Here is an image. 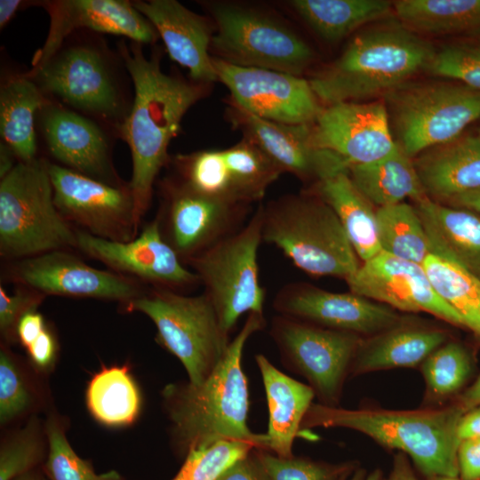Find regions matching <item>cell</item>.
Here are the masks:
<instances>
[{"instance_id":"f907efd6","label":"cell","mask_w":480,"mask_h":480,"mask_svg":"<svg viewBox=\"0 0 480 480\" xmlns=\"http://www.w3.org/2000/svg\"><path fill=\"white\" fill-rule=\"evenodd\" d=\"M46 329L44 318L36 309L25 313L18 322L16 337L24 348H28Z\"/></svg>"},{"instance_id":"83f0119b","label":"cell","mask_w":480,"mask_h":480,"mask_svg":"<svg viewBox=\"0 0 480 480\" xmlns=\"http://www.w3.org/2000/svg\"><path fill=\"white\" fill-rule=\"evenodd\" d=\"M414 203L432 253L459 263L480 279V214L442 204L428 195Z\"/></svg>"},{"instance_id":"ac0fdd59","label":"cell","mask_w":480,"mask_h":480,"mask_svg":"<svg viewBox=\"0 0 480 480\" xmlns=\"http://www.w3.org/2000/svg\"><path fill=\"white\" fill-rule=\"evenodd\" d=\"M273 308L285 316L324 328L370 337L404 322L397 311L354 292H332L304 283L284 285Z\"/></svg>"},{"instance_id":"8d00e7d4","label":"cell","mask_w":480,"mask_h":480,"mask_svg":"<svg viewBox=\"0 0 480 480\" xmlns=\"http://www.w3.org/2000/svg\"><path fill=\"white\" fill-rule=\"evenodd\" d=\"M420 369L426 387V407H438L465 386L472 372V361L464 346L446 341L421 363Z\"/></svg>"},{"instance_id":"d590c367","label":"cell","mask_w":480,"mask_h":480,"mask_svg":"<svg viewBox=\"0 0 480 480\" xmlns=\"http://www.w3.org/2000/svg\"><path fill=\"white\" fill-rule=\"evenodd\" d=\"M381 252L422 265L432 246L414 206L404 202L376 210Z\"/></svg>"},{"instance_id":"6125c7cd","label":"cell","mask_w":480,"mask_h":480,"mask_svg":"<svg viewBox=\"0 0 480 480\" xmlns=\"http://www.w3.org/2000/svg\"><path fill=\"white\" fill-rule=\"evenodd\" d=\"M425 480H460L458 477H447V476H429Z\"/></svg>"},{"instance_id":"7dc6e473","label":"cell","mask_w":480,"mask_h":480,"mask_svg":"<svg viewBox=\"0 0 480 480\" xmlns=\"http://www.w3.org/2000/svg\"><path fill=\"white\" fill-rule=\"evenodd\" d=\"M457 466L460 480H480V438L460 442Z\"/></svg>"},{"instance_id":"f35d334b","label":"cell","mask_w":480,"mask_h":480,"mask_svg":"<svg viewBox=\"0 0 480 480\" xmlns=\"http://www.w3.org/2000/svg\"><path fill=\"white\" fill-rule=\"evenodd\" d=\"M223 154L237 198L244 204L260 202L268 188L284 173L256 144L245 138L223 149Z\"/></svg>"},{"instance_id":"f5cc1de1","label":"cell","mask_w":480,"mask_h":480,"mask_svg":"<svg viewBox=\"0 0 480 480\" xmlns=\"http://www.w3.org/2000/svg\"><path fill=\"white\" fill-rule=\"evenodd\" d=\"M383 480H419V477L409 458L402 452H396L390 471L388 476H384Z\"/></svg>"},{"instance_id":"7bdbcfd3","label":"cell","mask_w":480,"mask_h":480,"mask_svg":"<svg viewBox=\"0 0 480 480\" xmlns=\"http://www.w3.org/2000/svg\"><path fill=\"white\" fill-rule=\"evenodd\" d=\"M254 448L247 442L220 441L191 451L172 480H217L228 468Z\"/></svg>"},{"instance_id":"30bf717a","label":"cell","mask_w":480,"mask_h":480,"mask_svg":"<svg viewBox=\"0 0 480 480\" xmlns=\"http://www.w3.org/2000/svg\"><path fill=\"white\" fill-rule=\"evenodd\" d=\"M262 203L236 232L190 260L222 328L229 334L244 313L263 315L266 291L259 276Z\"/></svg>"},{"instance_id":"ab89813d","label":"cell","mask_w":480,"mask_h":480,"mask_svg":"<svg viewBox=\"0 0 480 480\" xmlns=\"http://www.w3.org/2000/svg\"><path fill=\"white\" fill-rule=\"evenodd\" d=\"M47 457L43 469L49 480H124L116 470L98 474L91 462L73 450L61 420L54 414L45 424Z\"/></svg>"},{"instance_id":"cb8c5ba5","label":"cell","mask_w":480,"mask_h":480,"mask_svg":"<svg viewBox=\"0 0 480 480\" xmlns=\"http://www.w3.org/2000/svg\"><path fill=\"white\" fill-rule=\"evenodd\" d=\"M134 7L154 26L170 57L199 84L218 81L211 56L214 23L176 0L134 1Z\"/></svg>"},{"instance_id":"681fc988","label":"cell","mask_w":480,"mask_h":480,"mask_svg":"<svg viewBox=\"0 0 480 480\" xmlns=\"http://www.w3.org/2000/svg\"><path fill=\"white\" fill-rule=\"evenodd\" d=\"M26 349L30 361L37 369L46 371L53 366L57 344L52 333L47 328Z\"/></svg>"},{"instance_id":"9a60e30c","label":"cell","mask_w":480,"mask_h":480,"mask_svg":"<svg viewBox=\"0 0 480 480\" xmlns=\"http://www.w3.org/2000/svg\"><path fill=\"white\" fill-rule=\"evenodd\" d=\"M8 274L15 283L44 296L93 298L125 305L145 292L137 280L97 269L68 250L14 260Z\"/></svg>"},{"instance_id":"b9f144b4","label":"cell","mask_w":480,"mask_h":480,"mask_svg":"<svg viewBox=\"0 0 480 480\" xmlns=\"http://www.w3.org/2000/svg\"><path fill=\"white\" fill-rule=\"evenodd\" d=\"M255 451L267 480H341L360 467L354 460L331 463L294 455L282 458L256 448Z\"/></svg>"},{"instance_id":"4fadbf2b","label":"cell","mask_w":480,"mask_h":480,"mask_svg":"<svg viewBox=\"0 0 480 480\" xmlns=\"http://www.w3.org/2000/svg\"><path fill=\"white\" fill-rule=\"evenodd\" d=\"M48 172L54 204L69 224L111 241L137 236L140 221L129 185L104 182L57 164H48Z\"/></svg>"},{"instance_id":"ffe728a7","label":"cell","mask_w":480,"mask_h":480,"mask_svg":"<svg viewBox=\"0 0 480 480\" xmlns=\"http://www.w3.org/2000/svg\"><path fill=\"white\" fill-rule=\"evenodd\" d=\"M346 282L351 292L403 312H427L463 326L460 316L435 292L420 264L380 252Z\"/></svg>"},{"instance_id":"f6af8a7d","label":"cell","mask_w":480,"mask_h":480,"mask_svg":"<svg viewBox=\"0 0 480 480\" xmlns=\"http://www.w3.org/2000/svg\"><path fill=\"white\" fill-rule=\"evenodd\" d=\"M29 384L13 356L0 352V421L6 424L23 415L33 404Z\"/></svg>"},{"instance_id":"f1b7e54d","label":"cell","mask_w":480,"mask_h":480,"mask_svg":"<svg viewBox=\"0 0 480 480\" xmlns=\"http://www.w3.org/2000/svg\"><path fill=\"white\" fill-rule=\"evenodd\" d=\"M310 190L334 211L359 260L367 261L381 252L376 210L355 186L348 170L320 180Z\"/></svg>"},{"instance_id":"680465c9","label":"cell","mask_w":480,"mask_h":480,"mask_svg":"<svg viewBox=\"0 0 480 480\" xmlns=\"http://www.w3.org/2000/svg\"><path fill=\"white\" fill-rule=\"evenodd\" d=\"M13 480H49L43 468H36Z\"/></svg>"},{"instance_id":"4dcf8cb0","label":"cell","mask_w":480,"mask_h":480,"mask_svg":"<svg viewBox=\"0 0 480 480\" xmlns=\"http://www.w3.org/2000/svg\"><path fill=\"white\" fill-rule=\"evenodd\" d=\"M292 10L322 39L337 43L393 12L385 0H293Z\"/></svg>"},{"instance_id":"bcb514c9","label":"cell","mask_w":480,"mask_h":480,"mask_svg":"<svg viewBox=\"0 0 480 480\" xmlns=\"http://www.w3.org/2000/svg\"><path fill=\"white\" fill-rule=\"evenodd\" d=\"M45 296L39 292L19 284L13 294L0 286V330L5 338L16 337V327L20 317L36 309Z\"/></svg>"},{"instance_id":"c3c4849f","label":"cell","mask_w":480,"mask_h":480,"mask_svg":"<svg viewBox=\"0 0 480 480\" xmlns=\"http://www.w3.org/2000/svg\"><path fill=\"white\" fill-rule=\"evenodd\" d=\"M217 480H267L255 448L228 468Z\"/></svg>"},{"instance_id":"7c38bea8","label":"cell","mask_w":480,"mask_h":480,"mask_svg":"<svg viewBox=\"0 0 480 480\" xmlns=\"http://www.w3.org/2000/svg\"><path fill=\"white\" fill-rule=\"evenodd\" d=\"M162 196L156 217L161 234L186 265L239 230L251 208L199 194L174 178L163 182Z\"/></svg>"},{"instance_id":"44dd1931","label":"cell","mask_w":480,"mask_h":480,"mask_svg":"<svg viewBox=\"0 0 480 480\" xmlns=\"http://www.w3.org/2000/svg\"><path fill=\"white\" fill-rule=\"evenodd\" d=\"M231 123L244 138L256 144L281 170L315 184L349 164L340 156L318 148L313 142L312 124H284L260 118L241 108L231 100ZM314 184V185H315Z\"/></svg>"},{"instance_id":"816d5d0a","label":"cell","mask_w":480,"mask_h":480,"mask_svg":"<svg viewBox=\"0 0 480 480\" xmlns=\"http://www.w3.org/2000/svg\"><path fill=\"white\" fill-rule=\"evenodd\" d=\"M457 436L460 442L480 438V404L463 412L458 423Z\"/></svg>"},{"instance_id":"2e32d148","label":"cell","mask_w":480,"mask_h":480,"mask_svg":"<svg viewBox=\"0 0 480 480\" xmlns=\"http://www.w3.org/2000/svg\"><path fill=\"white\" fill-rule=\"evenodd\" d=\"M77 248L110 270L137 280L181 292L200 284L164 239L158 220L148 223L133 239L126 242L100 238L76 231Z\"/></svg>"},{"instance_id":"1f68e13d","label":"cell","mask_w":480,"mask_h":480,"mask_svg":"<svg viewBox=\"0 0 480 480\" xmlns=\"http://www.w3.org/2000/svg\"><path fill=\"white\" fill-rule=\"evenodd\" d=\"M47 103L43 92L27 76L7 80L0 90V133L19 162L35 160V117Z\"/></svg>"},{"instance_id":"9f6ffc18","label":"cell","mask_w":480,"mask_h":480,"mask_svg":"<svg viewBox=\"0 0 480 480\" xmlns=\"http://www.w3.org/2000/svg\"><path fill=\"white\" fill-rule=\"evenodd\" d=\"M20 0L0 1V28H3L12 18L18 7L21 4Z\"/></svg>"},{"instance_id":"6da1fadb","label":"cell","mask_w":480,"mask_h":480,"mask_svg":"<svg viewBox=\"0 0 480 480\" xmlns=\"http://www.w3.org/2000/svg\"><path fill=\"white\" fill-rule=\"evenodd\" d=\"M266 325L263 315L250 313L213 372L200 384L171 383L162 391L176 452L186 457L194 450L220 441H242L267 451L266 434L248 427L249 388L242 367L248 339Z\"/></svg>"},{"instance_id":"74e56055","label":"cell","mask_w":480,"mask_h":480,"mask_svg":"<svg viewBox=\"0 0 480 480\" xmlns=\"http://www.w3.org/2000/svg\"><path fill=\"white\" fill-rule=\"evenodd\" d=\"M173 165L177 173L174 179L190 189L215 199L244 204L237 198L223 149L178 155Z\"/></svg>"},{"instance_id":"277c9868","label":"cell","mask_w":480,"mask_h":480,"mask_svg":"<svg viewBox=\"0 0 480 480\" xmlns=\"http://www.w3.org/2000/svg\"><path fill=\"white\" fill-rule=\"evenodd\" d=\"M464 412L457 402L414 410L346 409L318 403L308 410L301 430L317 427L352 429L384 448L405 454L424 478L458 477L457 427Z\"/></svg>"},{"instance_id":"7402d4cb","label":"cell","mask_w":480,"mask_h":480,"mask_svg":"<svg viewBox=\"0 0 480 480\" xmlns=\"http://www.w3.org/2000/svg\"><path fill=\"white\" fill-rule=\"evenodd\" d=\"M50 16L49 33L32 59L36 70L60 49L75 29L88 28L126 36L139 44H151L159 36L154 26L132 4L124 0H54L41 2Z\"/></svg>"},{"instance_id":"8992f818","label":"cell","mask_w":480,"mask_h":480,"mask_svg":"<svg viewBox=\"0 0 480 480\" xmlns=\"http://www.w3.org/2000/svg\"><path fill=\"white\" fill-rule=\"evenodd\" d=\"M58 211L48 164L19 162L0 181V255L18 260L77 248V235Z\"/></svg>"},{"instance_id":"11a10c76","label":"cell","mask_w":480,"mask_h":480,"mask_svg":"<svg viewBox=\"0 0 480 480\" xmlns=\"http://www.w3.org/2000/svg\"><path fill=\"white\" fill-rule=\"evenodd\" d=\"M457 403L465 411L480 404V374L475 382L461 394Z\"/></svg>"},{"instance_id":"d4e9b609","label":"cell","mask_w":480,"mask_h":480,"mask_svg":"<svg viewBox=\"0 0 480 480\" xmlns=\"http://www.w3.org/2000/svg\"><path fill=\"white\" fill-rule=\"evenodd\" d=\"M261 374L268 408L267 451L282 458L292 454V444L301 431L315 393L308 385L289 377L262 354L255 356Z\"/></svg>"},{"instance_id":"52a82bcc","label":"cell","mask_w":480,"mask_h":480,"mask_svg":"<svg viewBox=\"0 0 480 480\" xmlns=\"http://www.w3.org/2000/svg\"><path fill=\"white\" fill-rule=\"evenodd\" d=\"M124 306L152 320L156 340L180 361L192 384L202 383L227 352L229 334L204 292L189 296L153 287Z\"/></svg>"},{"instance_id":"9c48e42d","label":"cell","mask_w":480,"mask_h":480,"mask_svg":"<svg viewBox=\"0 0 480 480\" xmlns=\"http://www.w3.org/2000/svg\"><path fill=\"white\" fill-rule=\"evenodd\" d=\"M384 97L396 143L411 157L456 140L480 118V91L463 84L408 82Z\"/></svg>"},{"instance_id":"db71d44e","label":"cell","mask_w":480,"mask_h":480,"mask_svg":"<svg viewBox=\"0 0 480 480\" xmlns=\"http://www.w3.org/2000/svg\"><path fill=\"white\" fill-rule=\"evenodd\" d=\"M447 202L451 206L465 208L480 214V190L457 196Z\"/></svg>"},{"instance_id":"5b68a950","label":"cell","mask_w":480,"mask_h":480,"mask_svg":"<svg viewBox=\"0 0 480 480\" xmlns=\"http://www.w3.org/2000/svg\"><path fill=\"white\" fill-rule=\"evenodd\" d=\"M262 242L312 276L346 280L360 266L336 213L311 190L262 204Z\"/></svg>"},{"instance_id":"7a4b0ae2","label":"cell","mask_w":480,"mask_h":480,"mask_svg":"<svg viewBox=\"0 0 480 480\" xmlns=\"http://www.w3.org/2000/svg\"><path fill=\"white\" fill-rule=\"evenodd\" d=\"M141 44L120 47L134 84V100L121 124V133L129 146L132 172L129 188L140 221L152 199L153 185L168 163V148L178 133L186 112L199 100L204 84L188 82L161 69L159 57L146 58Z\"/></svg>"},{"instance_id":"d6a6232c","label":"cell","mask_w":480,"mask_h":480,"mask_svg":"<svg viewBox=\"0 0 480 480\" xmlns=\"http://www.w3.org/2000/svg\"><path fill=\"white\" fill-rule=\"evenodd\" d=\"M86 404L98 422L120 428L137 420L141 396L128 368L116 365L104 367L93 375L86 389Z\"/></svg>"},{"instance_id":"ba28073f","label":"cell","mask_w":480,"mask_h":480,"mask_svg":"<svg viewBox=\"0 0 480 480\" xmlns=\"http://www.w3.org/2000/svg\"><path fill=\"white\" fill-rule=\"evenodd\" d=\"M215 58L247 68L300 76L315 60L310 45L272 13L238 4H213Z\"/></svg>"},{"instance_id":"91938a15","label":"cell","mask_w":480,"mask_h":480,"mask_svg":"<svg viewBox=\"0 0 480 480\" xmlns=\"http://www.w3.org/2000/svg\"><path fill=\"white\" fill-rule=\"evenodd\" d=\"M366 475L367 471L364 468L358 467L355 471L345 476L341 480H364Z\"/></svg>"},{"instance_id":"e0dca14e","label":"cell","mask_w":480,"mask_h":480,"mask_svg":"<svg viewBox=\"0 0 480 480\" xmlns=\"http://www.w3.org/2000/svg\"><path fill=\"white\" fill-rule=\"evenodd\" d=\"M42 92L85 113L116 120L122 100L103 55L89 46L58 52L40 68L27 75Z\"/></svg>"},{"instance_id":"836d02e7","label":"cell","mask_w":480,"mask_h":480,"mask_svg":"<svg viewBox=\"0 0 480 480\" xmlns=\"http://www.w3.org/2000/svg\"><path fill=\"white\" fill-rule=\"evenodd\" d=\"M393 9L416 34L449 35L480 28V0H400Z\"/></svg>"},{"instance_id":"94428289","label":"cell","mask_w":480,"mask_h":480,"mask_svg":"<svg viewBox=\"0 0 480 480\" xmlns=\"http://www.w3.org/2000/svg\"><path fill=\"white\" fill-rule=\"evenodd\" d=\"M384 474L380 468H374L373 470L367 472L364 480H383Z\"/></svg>"},{"instance_id":"d6986e66","label":"cell","mask_w":480,"mask_h":480,"mask_svg":"<svg viewBox=\"0 0 480 480\" xmlns=\"http://www.w3.org/2000/svg\"><path fill=\"white\" fill-rule=\"evenodd\" d=\"M313 142L348 164L379 160L396 147L385 101L340 102L323 108L312 123Z\"/></svg>"},{"instance_id":"3957f363","label":"cell","mask_w":480,"mask_h":480,"mask_svg":"<svg viewBox=\"0 0 480 480\" xmlns=\"http://www.w3.org/2000/svg\"><path fill=\"white\" fill-rule=\"evenodd\" d=\"M435 53L400 21L380 20L356 32L341 54L308 82L326 106L385 96L428 70Z\"/></svg>"},{"instance_id":"8fae6325","label":"cell","mask_w":480,"mask_h":480,"mask_svg":"<svg viewBox=\"0 0 480 480\" xmlns=\"http://www.w3.org/2000/svg\"><path fill=\"white\" fill-rule=\"evenodd\" d=\"M284 366L306 379L319 404L339 406L344 383L364 337L277 315L270 323Z\"/></svg>"},{"instance_id":"6f0895ef","label":"cell","mask_w":480,"mask_h":480,"mask_svg":"<svg viewBox=\"0 0 480 480\" xmlns=\"http://www.w3.org/2000/svg\"><path fill=\"white\" fill-rule=\"evenodd\" d=\"M16 157L12 151L1 143L0 147V178L5 177L15 166L13 158Z\"/></svg>"},{"instance_id":"4316f807","label":"cell","mask_w":480,"mask_h":480,"mask_svg":"<svg viewBox=\"0 0 480 480\" xmlns=\"http://www.w3.org/2000/svg\"><path fill=\"white\" fill-rule=\"evenodd\" d=\"M427 195L445 202L480 190V136L431 148L414 162Z\"/></svg>"},{"instance_id":"f546056e","label":"cell","mask_w":480,"mask_h":480,"mask_svg":"<svg viewBox=\"0 0 480 480\" xmlns=\"http://www.w3.org/2000/svg\"><path fill=\"white\" fill-rule=\"evenodd\" d=\"M348 175L358 190L379 207L416 201L426 196L414 162L396 143L388 156L363 164L350 165Z\"/></svg>"},{"instance_id":"603a6c76","label":"cell","mask_w":480,"mask_h":480,"mask_svg":"<svg viewBox=\"0 0 480 480\" xmlns=\"http://www.w3.org/2000/svg\"><path fill=\"white\" fill-rule=\"evenodd\" d=\"M47 148L62 166L114 185H124L113 167L107 138L93 121L62 106L42 108Z\"/></svg>"},{"instance_id":"484cf974","label":"cell","mask_w":480,"mask_h":480,"mask_svg":"<svg viewBox=\"0 0 480 480\" xmlns=\"http://www.w3.org/2000/svg\"><path fill=\"white\" fill-rule=\"evenodd\" d=\"M446 341L447 334L441 329L407 324L404 321L368 339L363 338L351 364L350 376L420 366Z\"/></svg>"},{"instance_id":"ee69618b","label":"cell","mask_w":480,"mask_h":480,"mask_svg":"<svg viewBox=\"0 0 480 480\" xmlns=\"http://www.w3.org/2000/svg\"><path fill=\"white\" fill-rule=\"evenodd\" d=\"M428 71L480 91V43L448 44L436 51Z\"/></svg>"},{"instance_id":"e575fe53","label":"cell","mask_w":480,"mask_h":480,"mask_svg":"<svg viewBox=\"0 0 480 480\" xmlns=\"http://www.w3.org/2000/svg\"><path fill=\"white\" fill-rule=\"evenodd\" d=\"M422 267L436 294L480 337V279L459 263L431 253Z\"/></svg>"},{"instance_id":"5bb4252c","label":"cell","mask_w":480,"mask_h":480,"mask_svg":"<svg viewBox=\"0 0 480 480\" xmlns=\"http://www.w3.org/2000/svg\"><path fill=\"white\" fill-rule=\"evenodd\" d=\"M218 81L231 100L260 118L284 124H312L323 109L308 80L292 74L234 65L212 56Z\"/></svg>"},{"instance_id":"60d3db41","label":"cell","mask_w":480,"mask_h":480,"mask_svg":"<svg viewBox=\"0 0 480 480\" xmlns=\"http://www.w3.org/2000/svg\"><path fill=\"white\" fill-rule=\"evenodd\" d=\"M40 426L30 421L9 438L0 448V480H13L39 468L47 457V441H43Z\"/></svg>"}]
</instances>
